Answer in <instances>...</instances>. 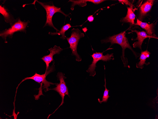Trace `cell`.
Segmentation results:
<instances>
[{"mask_svg":"<svg viewBox=\"0 0 158 119\" xmlns=\"http://www.w3.org/2000/svg\"><path fill=\"white\" fill-rule=\"evenodd\" d=\"M125 34L126 31H124L112 36H109L105 39H102L101 41L102 43H110L111 45L110 47L114 44L120 45L122 48V55L121 57V59L124 67H127L128 62L127 58L125 57V51L126 48H128L130 49L136 58L139 57L140 54L136 52L133 50L130 45Z\"/></svg>","mask_w":158,"mask_h":119,"instance_id":"cell-1","label":"cell"},{"mask_svg":"<svg viewBox=\"0 0 158 119\" xmlns=\"http://www.w3.org/2000/svg\"><path fill=\"white\" fill-rule=\"evenodd\" d=\"M30 22L29 20L26 21H22L20 18H18L10 24V28L0 32V36L4 40L5 43H7L6 41L7 37L12 38L15 33L20 32L26 33V29Z\"/></svg>","mask_w":158,"mask_h":119,"instance_id":"cell-2","label":"cell"},{"mask_svg":"<svg viewBox=\"0 0 158 119\" xmlns=\"http://www.w3.org/2000/svg\"><path fill=\"white\" fill-rule=\"evenodd\" d=\"M37 2L41 5L45 9L46 12V21L45 24L43 27L48 26L52 27L55 29L56 32H58L59 30L54 26L52 21V18L53 15L57 12H59L62 13L65 17L69 16L68 14H65L64 12L61 10V8H59L55 6L53 3L50 1L47 3L42 2L36 0Z\"/></svg>","mask_w":158,"mask_h":119,"instance_id":"cell-3","label":"cell"},{"mask_svg":"<svg viewBox=\"0 0 158 119\" xmlns=\"http://www.w3.org/2000/svg\"><path fill=\"white\" fill-rule=\"evenodd\" d=\"M71 36L69 38L66 37L72 51L71 55L75 56L76 60L78 62H80L82 60L81 58L78 53L77 48L78 43L80 38L84 36V34L82 33L78 29L73 28L71 30Z\"/></svg>","mask_w":158,"mask_h":119,"instance_id":"cell-4","label":"cell"},{"mask_svg":"<svg viewBox=\"0 0 158 119\" xmlns=\"http://www.w3.org/2000/svg\"><path fill=\"white\" fill-rule=\"evenodd\" d=\"M53 63L52 65L49 67L47 70H46L45 73L43 74L40 75L37 74L36 72L35 74L33 76L30 77H26L23 79L18 84L17 89L22 82L27 80L32 79L35 82L40 84L41 82L43 84L42 88V89H45V91L49 90L48 87L50 85H54L56 84L47 81L46 79V76L50 73L52 72L53 70L55 65H54V60L53 61Z\"/></svg>","mask_w":158,"mask_h":119,"instance_id":"cell-5","label":"cell"},{"mask_svg":"<svg viewBox=\"0 0 158 119\" xmlns=\"http://www.w3.org/2000/svg\"><path fill=\"white\" fill-rule=\"evenodd\" d=\"M102 52H97L94 53L91 56L93 58V61L92 64L89 66L88 69L86 71L89 73L90 76H94L96 74L95 70L96 67V64L99 61L102 60L104 62H107L111 60L114 59L113 53L110 54H107L105 55H103Z\"/></svg>","mask_w":158,"mask_h":119,"instance_id":"cell-6","label":"cell"},{"mask_svg":"<svg viewBox=\"0 0 158 119\" xmlns=\"http://www.w3.org/2000/svg\"><path fill=\"white\" fill-rule=\"evenodd\" d=\"M64 74L60 72H58L57 76L58 80L59 81V83L56 84V87L52 89H49V90H53L57 92L60 95L62 98V101L61 104L56 110H57L60 106L64 103V100L65 96L67 95L69 97L68 88L66 85L64 80L66 78Z\"/></svg>","mask_w":158,"mask_h":119,"instance_id":"cell-7","label":"cell"},{"mask_svg":"<svg viewBox=\"0 0 158 119\" xmlns=\"http://www.w3.org/2000/svg\"><path fill=\"white\" fill-rule=\"evenodd\" d=\"M63 49L59 46L55 45L53 48H51L48 49L50 51V54L44 56L41 59L45 63L46 65V70L49 67V64L54 59L53 55L56 54H59Z\"/></svg>","mask_w":158,"mask_h":119,"instance_id":"cell-8","label":"cell"},{"mask_svg":"<svg viewBox=\"0 0 158 119\" xmlns=\"http://www.w3.org/2000/svg\"><path fill=\"white\" fill-rule=\"evenodd\" d=\"M135 25L139 26L145 29L148 35L153 37L154 38L158 39V38L154 33L155 24H149L147 23L143 22L137 19L136 22L135 23L134 25Z\"/></svg>","mask_w":158,"mask_h":119,"instance_id":"cell-9","label":"cell"},{"mask_svg":"<svg viewBox=\"0 0 158 119\" xmlns=\"http://www.w3.org/2000/svg\"><path fill=\"white\" fill-rule=\"evenodd\" d=\"M154 0H148L142 4L139 9L138 19L142 21L144 18L151 10Z\"/></svg>","mask_w":158,"mask_h":119,"instance_id":"cell-10","label":"cell"},{"mask_svg":"<svg viewBox=\"0 0 158 119\" xmlns=\"http://www.w3.org/2000/svg\"><path fill=\"white\" fill-rule=\"evenodd\" d=\"M131 31L132 32L136 33L137 34V37L134 40H138L133 43V47L134 48H138L141 50H142V45L144 39L147 38H154L153 37L148 35L146 32L143 31H140L135 30H131Z\"/></svg>","mask_w":158,"mask_h":119,"instance_id":"cell-11","label":"cell"},{"mask_svg":"<svg viewBox=\"0 0 158 119\" xmlns=\"http://www.w3.org/2000/svg\"><path fill=\"white\" fill-rule=\"evenodd\" d=\"M127 12L126 16L122 18L120 21L123 23H129L130 24L129 28L130 29L132 26L134 25L135 24L134 20L136 15L133 11L132 5L131 7H127Z\"/></svg>","mask_w":158,"mask_h":119,"instance_id":"cell-12","label":"cell"},{"mask_svg":"<svg viewBox=\"0 0 158 119\" xmlns=\"http://www.w3.org/2000/svg\"><path fill=\"white\" fill-rule=\"evenodd\" d=\"M105 1L104 0H70L68 2H72L71 9L73 10H74V7L76 5L83 7L86 5L87 2H91L95 4H98Z\"/></svg>","mask_w":158,"mask_h":119,"instance_id":"cell-13","label":"cell"},{"mask_svg":"<svg viewBox=\"0 0 158 119\" xmlns=\"http://www.w3.org/2000/svg\"><path fill=\"white\" fill-rule=\"evenodd\" d=\"M0 13L3 15L5 21L10 24L15 20L8 9L4 6H0Z\"/></svg>","mask_w":158,"mask_h":119,"instance_id":"cell-14","label":"cell"},{"mask_svg":"<svg viewBox=\"0 0 158 119\" xmlns=\"http://www.w3.org/2000/svg\"><path fill=\"white\" fill-rule=\"evenodd\" d=\"M150 54V53L147 50L141 52L139 59L140 61L136 63V67L138 68L142 69L144 67V64L147 65L149 64V62L146 63L145 62L146 59L149 57Z\"/></svg>","mask_w":158,"mask_h":119,"instance_id":"cell-15","label":"cell"},{"mask_svg":"<svg viewBox=\"0 0 158 119\" xmlns=\"http://www.w3.org/2000/svg\"><path fill=\"white\" fill-rule=\"evenodd\" d=\"M73 27L70 24L67 23L62 27L59 32L53 33L50 32L49 33V34L52 35H61V36L60 37V38L63 39H65L66 38V37L65 35V32L69 28Z\"/></svg>","mask_w":158,"mask_h":119,"instance_id":"cell-16","label":"cell"},{"mask_svg":"<svg viewBox=\"0 0 158 119\" xmlns=\"http://www.w3.org/2000/svg\"><path fill=\"white\" fill-rule=\"evenodd\" d=\"M105 84L104 85V86L105 87V89L104 92L103 96L102 97V100L101 101V100L99 98L98 99L99 102L100 104H101L102 102H106L107 101L108 98L110 97V96L108 94L109 91L110 90H108L106 87V82L105 75Z\"/></svg>","mask_w":158,"mask_h":119,"instance_id":"cell-17","label":"cell"},{"mask_svg":"<svg viewBox=\"0 0 158 119\" xmlns=\"http://www.w3.org/2000/svg\"><path fill=\"white\" fill-rule=\"evenodd\" d=\"M118 1L119 3H120L123 4H124L127 5L129 6L130 7H131L132 5V3L128 0H118Z\"/></svg>","mask_w":158,"mask_h":119,"instance_id":"cell-18","label":"cell"},{"mask_svg":"<svg viewBox=\"0 0 158 119\" xmlns=\"http://www.w3.org/2000/svg\"><path fill=\"white\" fill-rule=\"evenodd\" d=\"M94 19V17L92 15L89 16L87 17V21L88 20L89 22H92L93 21Z\"/></svg>","mask_w":158,"mask_h":119,"instance_id":"cell-19","label":"cell"}]
</instances>
